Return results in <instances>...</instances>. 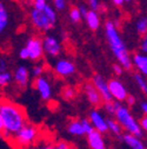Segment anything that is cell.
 Segmentation results:
<instances>
[{
    "label": "cell",
    "instance_id": "obj_29",
    "mask_svg": "<svg viewBox=\"0 0 147 149\" xmlns=\"http://www.w3.org/2000/svg\"><path fill=\"white\" fill-rule=\"evenodd\" d=\"M81 124H82V128H84V130H85V134L86 135H89V134H92L94 132V127H93V124L91 123V121L89 120H86V118H84L82 121H81Z\"/></svg>",
    "mask_w": 147,
    "mask_h": 149
},
{
    "label": "cell",
    "instance_id": "obj_20",
    "mask_svg": "<svg viewBox=\"0 0 147 149\" xmlns=\"http://www.w3.org/2000/svg\"><path fill=\"white\" fill-rule=\"evenodd\" d=\"M106 121H107V125H108L109 132L113 133L117 136H119V139H121V141H122V136H121L122 127L120 125V123L117 120H113V118H106Z\"/></svg>",
    "mask_w": 147,
    "mask_h": 149
},
{
    "label": "cell",
    "instance_id": "obj_16",
    "mask_svg": "<svg viewBox=\"0 0 147 149\" xmlns=\"http://www.w3.org/2000/svg\"><path fill=\"white\" fill-rule=\"evenodd\" d=\"M122 141L132 149H146L144 143L141 142V140L132 134H125L122 135Z\"/></svg>",
    "mask_w": 147,
    "mask_h": 149
},
{
    "label": "cell",
    "instance_id": "obj_33",
    "mask_svg": "<svg viewBox=\"0 0 147 149\" xmlns=\"http://www.w3.org/2000/svg\"><path fill=\"white\" fill-rule=\"evenodd\" d=\"M88 6H89V10L95 11V12H98V10H100V3L98 0H89Z\"/></svg>",
    "mask_w": 147,
    "mask_h": 149
},
{
    "label": "cell",
    "instance_id": "obj_2",
    "mask_svg": "<svg viewBox=\"0 0 147 149\" xmlns=\"http://www.w3.org/2000/svg\"><path fill=\"white\" fill-rule=\"evenodd\" d=\"M105 33H106L108 45L111 47L112 52L114 53L118 62L120 63V65L125 70H128V71L132 70V66H133L132 59L130 57V54H128V51L125 46L124 40L121 39V37L117 30L115 24L112 20H107L105 23Z\"/></svg>",
    "mask_w": 147,
    "mask_h": 149
},
{
    "label": "cell",
    "instance_id": "obj_38",
    "mask_svg": "<svg viewBox=\"0 0 147 149\" xmlns=\"http://www.w3.org/2000/svg\"><path fill=\"white\" fill-rule=\"evenodd\" d=\"M140 125H141V129L142 130H145V132L147 133V115H145V116H142L141 118H140Z\"/></svg>",
    "mask_w": 147,
    "mask_h": 149
},
{
    "label": "cell",
    "instance_id": "obj_40",
    "mask_svg": "<svg viewBox=\"0 0 147 149\" xmlns=\"http://www.w3.org/2000/svg\"><path fill=\"white\" fill-rule=\"evenodd\" d=\"M79 8H80V12H81V15H82V18H86V15H87V13H88V11L89 10H87V7L82 4V5H80L79 6Z\"/></svg>",
    "mask_w": 147,
    "mask_h": 149
},
{
    "label": "cell",
    "instance_id": "obj_43",
    "mask_svg": "<svg viewBox=\"0 0 147 149\" xmlns=\"http://www.w3.org/2000/svg\"><path fill=\"white\" fill-rule=\"evenodd\" d=\"M141 109H142V111L145 113V115H147V102L141 103Z\"/></svg>",
    "mask_w": 147,
    "mask_h": 149
},
{
    "label": "cell",
    "instance_id": "obj_24",
    "mask_svg": "<svg viewBox=\"0 0 147 149\" xmlns=\"http://www.w3.org/2000/svg\"><path fill=\"white\" fill-rule=\"evenodd\" d=\"M137 31L140 34H147V17H142L137 22Z\"/></svg>",
    "mask_w": 147,
    "mask_h": 149
},
{
    "label": "cell",
    "instance_id": "obj_26",
    "mask_svg": "<svg viewBox=\"0 0 147 149\" xmlns=\"http://www.w3.org/2000/svg\"><path fill=\"white\" fill-rule=\"evenodd\" d=\"M134 79H135V82L138 83L140 90L147 96V82L144 79V77L141 76V74H139V73H135V74H134Z\"/></svg>",
    "mask_w": 147,
    "mask_h": 149
},
{
    "label": "cell",
    "instance_id": "obj_36",
    "mask_svg": "<svg viewBox=\"0 0 147 149\" xmlns=\"http://www.w3.org/2000/svg\"><path fill=\"white\" fill-rule=\"evenodd\" d=\"M19 56H20V58H21V59H27V58H30L28 50H27L26 47H23V49L20 50V52H19Z\"/></svg>",
    "mask_w": 147,
    "mask_h": 149
},
{
    "label": "cell",
    "instance_id": "obj_34",
    "mask_svg": "<svg viewBox=\"0 0 147 149\" xmlns=\"http://www.w3.org/2000/svg\"><path fill=\"white\" fill-rule=\"evenodd\" d=\"M56 148H57V149H72L71 146H69L67 142H64V141H59V142L56 144Z\"/></svg>",
    "mask_w": 147,
    "mask_h": 149
},
{
    "label": "cell",
    "instance_id": "obj_42",
    "mask_svg": "<svg viewBox=\"0 0 147 149\" xmlns=\"http://www.w3.org/2000/svg\"><path fill=\"white\" fill-rule=\"evenodd\" d=\"M38 149H57V148H56V146H52V144H45V146L39 147Z\"/></svg>",
    "mask_w": 147,
    "mask_h": 149
},
{
    "label": "cell",
    "instance_id": "obj_32",
    "mask_svg": "<svg viewBox=\"0 0 147 149\" xmlns=\"http://www.w3.org/2000/svg\"><path fill=\"white\" fill-rule=\"evenodd\" d=\"M47 3L45 0H35L33 3V8H36V10H40V11H44V8L46 7Z\"/></svg>",
    "mask_w": 147,
    "mask_h": 149
},
{
    "label": "cell",
    "instance_id": "obj_21",
    "mask_svg": "<svg viewBox=\"0 0 147 149\" xmlns=\"http://www.w3.org/2000/svg\"><path fill=\"white\" fill-rule=\"evenodd\" d=\"M8 24V13L4 6V3L0 4V31H4Z\"/></svg>",
    "mask_w": 147,
    "mask_h": 149
},
{
    "label": "cell",
    "instance_id": "obj_12",
    "mask_svg": "<svg viewBox=\"0 0 147 149\" xmlns=\"http://www.w3.org/2000/svg\"><path fill=\"white\" fill-rule=\"evenodd\" d=\"M54 70H56V72L59 74V76L68 77V76H72V74L76 72V66L72 62H69L67 59H60L57 62Z\"/></svg>",
    "mask_w": 147,
    "mask_h": 149
},
{
    "label": "cell",
    "instance_id": "obj_45",
    "mask_svg": "<svg viewBox=\"0 0 147 149\" xmlns=\"http://www.w3.org/2000/svg\"><path fill=\"white\" fill-rule=\"evenodd\" d=\"M72 149H76V148H72Z\"/></svg>",
    "mask_w": 147,
    "mask_h": 149
},
{
    "label": "cell",
    "instance_id": "obj_6",
    "mask_svg": "<svg viewBox=\"0 0 147 149\" xmlns=\"http://www.w3.org/2000/svg\"><path fill=\"white\" fill-rule=\"evenodd\" d=\"M92 83L94 84V86L99 91V94L101 95L102 101L105 103L113 101V96H112L111 91H109V88H108V82L105 81V78L101 76V74L95 73L94 76H93V79H92Z\"/></svg>",
    "mask_w": 147,
    "mask_h": 149
},
{
    "label": "cell",
    "instance_id": "obj_25",
    "mask_svg": "<svg viewBox=\"0 0 147 149\" xmlns=\"http://www.w3.org/2000/svg\"><path fill=\"white\" fill-rule=\"evenodd\" d=\"M44 12L46 13V15L51 19V22L56 25V23H57V12H56V8L54 7H52L51 5H46V7L44 8Z\"/></svg>",
    "mask_w": 147,
    "mask_h": 149
},
{
    "label": "cell",
    "instance_id": "obj_18",
    "mask_svg": "<svg viewBox=\"0 0 147 149\" xmlns=\"http://www.w3.org/2000/svg\"><path fill=\"white\" fill-rule=\"evenodd\" d=\"M133 64L138 68V70L147 76V56L135 53L133 56Z\"/></svg>",
    "mask_w": 147,
    "mask_h": 149
},
{
    "label": "cell",
    "instance_id": "obj_11",
    "mask_svg": "<svg viewBox=\"0 0 147 149\" xmlns=\"http://www.w3.org/2000/svg\"><path fill=\"white\" fill-rule=\"evenodd\" d=\"M84 91L86 94V97L88 100V102L94 105V107H99L101 104V101H102V97L101 95L99 94V91L97 90V88L94 86L93 83H86L84 85Z\"/></svg>",
    "mask_w": 147,
    "mask_h": 149
},
{
    "label": "cell",
    "instance_id": "obj_3",
    "mask_svg": "<svg viewBox=\"0 0 147 149\" xmlns=\"http://www.w3.org/2000/svg\"><path fill=\"white\" fill-rule=\"evenodd\" d=\"M115 117H117V121L120 123V125L127 130V134H132L139 139L142 137V129H141V125L140 123L137 122V120L132 116V114L130 113L127 107H124L121 105L117 114H115Z\"/></svg>",
    "mask_w": 147,
    "mask_h": 149
},
{
    "label": "cell",
    "instance_id": "obj_31",
    "mask_svg": "<svg viewBox=\"0 0 147 149\" xmlns=\"http://www.w3.org/2000/svg\"><path fill=\"white\" fill-rule=\"evenodd\" d=\"M44 72V66H41V65H35V66H33V69H32V74L34 77H41V73Z\"/></svg>",
    "mask_w": 147,
    "mask_h": 149
},
{
    "label": "cell",
    "instance_id": "obj_19",
    "mask_svg": "<svg viewBox=\"0 0 147 149\" xmlns=\"http://www.w3.org/2000/svg\"><path fill=\"white\" fill-rule=\"evenodd\" d=\"M67 130L68 133L72 134V135H76V136H82L85 134V130L82 128V124H81V121H71L68 127H67Z\"/></svg>",
    "mask_w": 147,
    "mask_h": 149
},
{
    "label": "cell",
    "instance_id": "obj_23",
    "mask_svg": "<svg viewBox=\"0 0 147 149\" xmlns=\"http://www.w3.org/2000/svg\"><path fill=\"white\" fill-rule=\"evenodd\" d=\"M69 18L73 23H79L81 20V12H80V8L78 6H72L71 10H69Z\"/></svg>",
    "mask_w": 147,
    "mask_h": 149
},
{
    "label": "cell",
    "instance_id": "obj_7",
    "mask_svg": "<svg viewBox=\"0 0 147 149\" xmlns=\"http://www.w3.org/2000/svg\"><path fill=\"white\" fill-rule=\"evenodd\" d=\"M28 50L30 59L32 61H39L44 56V44L43 40L39 38H30L25 46Z\"/></svg>",
    "mask_w": 147,
    "mask_h": 149
},
{
    "label": "cell",
    "instance_id": "obj_44",
    "mask_svg": "<svg viewBox=\"0 0 147 149\" xmlns=\"http://www.w3.org/2000/svg\"><path fill=\"white\" fill-rule=\"evenodd\" d=\"M113 4L117 6H122L124 5V0H113Z\"/></svg>",
    "mask_w": 147,
    "mask_h": 149
},
{
    "label": "cell",
    "instance_id": "obj_28",
    "mask_svg": "<svg viewBox=\"0 0 147 149\" xmlns=\"http://www.w3.org/2000/svg\"><path fill=\"white\" fill-rule=\"evenodd\" d=\"M12 81V74L6 71V72H3V73H0V85H1L3 88L8 85Z\"/></svg>",
    "mask_w": 147,
    "mask_h": 149
},
{
    "label": "cell",
    "instance_id": "obj_37",
    "mask_svg": "<svg viewBox=\"0 0 147 149\" xmlns=\"http://www.w3.org/2000/svg\"><path fill=\"white\" fill-rule=\"evenodd\" d=\"M112 69H113V72H114L115 74H118V76H120V74L122 73V70H124V68H122L120 64H114V65L112 66Z\"/></svg>",
    "mask_w": 147,
    "mask_h": 149
},
{
    "label": "cell",
    "instance_id": "obj_27",
    "mask_svg": "<svg viewBox=\"0 0 147 149\" xmlns=\"http://www.w3.org/2000/svg\"><path fill=\"white\" fill-rule=\"evenodd\" d=\"M76 96V90L73 89L72 86H66L63 89V97L66 101H71L73 100V97Z\"/></svg>",
    "mask_w": 147,
    "mask_h": 149
},
{
    "label": "cell",
    "instance_id": "obj_4",
    "mask_svg": "<svg viewBox=\"0 0 147 149\" xmlns=\"http://www.w3.org/2000/svg\"><path fill=\"white\" fill-rule=\"evenodd\" d=\"M36 135H38V128L32 124H27L15 135V144L19 147H27L36 139Z\"/></svg>",
    "mask_w": 147,
    "mask_h": 149
},
{
    "label": "cell",
    "instance_id": "obj_41",
    "mask_svg": "<svg viewBox=\"0 0 147 149\" xmlns=\"http://www.w3.org/2000/svg\"><path fill=\"white\" fill-rule=\"evenodd\" d=\"M5 68H6V63L4 59L0 61V73H3V72H6L5 71Z\"/></svg>",
    "mask_w": 147,
    "mask_h": 149
},
{
    "label": "cell",
    "instance_id": "obj_35",
    "mask_svg": "<svg viewBox=\"0 0 147 149\" xmlns=\"http://www.w3.org/2000/svg\"><path fill=\"white\" fill-rule=\"evenodd\" d=\"M140 50L145 53H147V34L141 39V43H140Z\"/></svg>",
    "mask_w": 147,
    "mask_h": 149
},
{
    "label": "cell",
    "instance_id": "obj_14",
    "mask_svg": "<svg viewBox=\"0 0 147 149\" xmlns=\"http://www.w3.org/2000/svg\"><path fill=\"white\" fill-rule=\"evenodd\" d=\"M87 142L92 149H106L102 134L94 130L92 134L87 135Z\"/></svg>",
    "mask_w": 147,
    "mask_h": 149
},
{
    "label": "cell",
    "instance_id": "obj_30",
    "mask_svg": "<svg viewBox=\"0 0 147 149\" xmlns=\"http://www.w3.org/2000/svg\"><path fill=\"white\" fill-rule=\"evenodd\" d=\"M53 5H54V8H56V10H58V11H63V10L66 8L67 3L65 1V0H54Z\"/></svg>",
    "mask_w": 147,
    "mask_h": 149
},
{
    "label": "cell",
    "instance_id": "obj_13",
    "mask_svg": "<svg viewBox=\"0 0 147 149\" xmlns=\"http://www.w3.org/2000/svg\"><path fill=\"white\" fill-rule=\"evenodd\" d=\"M34 83H35V86L40 94V97L44 101H48L52 96V89H51L48 81L45 77H39V78H36V81Z\"/></svg>",
    "mask_w": 147,
    "mask_h": 149
},
{
    "label": "cell",
    "instance_id": "obj_15",
    "mask_svg": "<svg viewBox=\"0 0 147 149\" xmlns=\"http://www.w3.org/2000/svg\"><path fill=\"white\" fill-rule=\"evenodd\" d=\"M28 78H30V73H28V70L25 66H19V68L15 69L14 81L20 88H26L27 86Z\"/></svg>",
    "mask_w": 147,
    "mask_h": 149
},
{
    "label": "cell",
    "instance_id": "obj_10",
    "mask_svg": "<svg viewBox=\"0 0 147 149\" xmlns=\"http://www.w3.org/2000/svg\"><path fill=\"white\" fill-rule=\"evenodd\" d=\"M43 44H44V51L47 54L52 56V57L58 56L61 51L60 43L58 42V39L56 37H53V36H46L43 39Z\"/></svg>",
    "mask_w": 147,
    "mask_h": 149
},
{
    "label": "cell",
    "instance_id": "obj_22",
    "mask_svg": "<svg viewBox=\"0 0 147 149\" xmlns=\"http://www.w3.org/2000/svg\"><path fill=\"white\" fill-rule=\"evenodd\" d=\"M122 104H121V102H118V101H115V102H106V103H104V109H105V111L107 114H109V115H115L117 114V111H118V109L121 107Z\"/></svg>",
    "mask_w": 147,
    "mask_h": 149
},
{
    "label": "cell",
    "instance_id": "obj_5",
    "mask_svg": "<svg viewBox=\"0 0 147 149\" xmlns=\"http://www.w3.org/2000/svg\"><path fill=\"white\" fill-rule=\"evenodd\" d=\"M30 19L33 24L34 27H36L40 31H48L51 30L54 24L51 22V19L46 15V13L44 11L36 10V8H32L30 12Z\"/></svg>",
    "mask_w": 147,
    "mask_h": 149
},
{
    "label": "cell",
    "instance_id": "obj_17",
    "mask_svg": "<svg viewBox=\"0 0 147 149\" xmlns=\"http://www.w3.org/2000/svg\"><path fill=\"white\" fill-rule=\"evenodd\" d=\"M85 20L91 30H98L100 26V18H99L98 12H95V11L89 10L85 18Z\"/></svg>",
    "mask_w": 147,
    "mask_h": 149
},
{
    "label": "cell",
    "instance_id": "obj_9",
    "mask_svg": "<svg viewBox=\"0 0 147 149\" xmlns=\"http://www.w3.org/2000/svg\"><path fill=\"white\" fill-rule=\"evenodd\" d=\"M89 121L92 124H93V127L97 132H99L101 134H105L108 132L107 121H106V118H104V116L98 110H91L89 111Z\"/></svg>",
    "mask_w": 147,
    "mask_h": 149
},
{
    "label": "cell",
    "instance_id": "obj_8",
    "mask_svg": "<svg viewBox=\"0 0 147 149\" xmlns=\"http://www.w3.org/2000/svg\"><path fill=\"white\" fill-rule=\"evenodd\" d=\"M108 88H109V91H111L113 98L117 100L118 102H124L127 100V97H128L127 90L120 81H118V79L108 81Z\"/></svg>",
    "mask_w": 147,
    "mask_h": 149
},
{
    "label": "cell",
    "instance_id": "obj_1",
    "mask_svg": "<svg viewBox=\"0 0 147 149\" xmlns=\"http://www.w3.org/2000/svg\"><path fill=\"white\" fill-rule=\"evenodd\" d=\"M25 125H27V117L24 108L12 101L3 100L0 105V129L3 137L14 139Z\"/></svg>",
    "mask_w": 147,
    "mask_h": 149
},
{
    "label": "cell",
    "instance_id": "obj_39",
    "mask_svg": "<svg viewBox=\"0 0 147 149\" xmlns=\"http://www.w3.org/2000/svg\"><path fill=\"white\" fill-rule=\"evenodd\" d=\"M126 103H127L128 105H134V104H135V97H134L133 95H128V97H127V100H126Z\"/></svg>",
    "mask_w": 147,
    "mask_h": 149
}]
</instances>
